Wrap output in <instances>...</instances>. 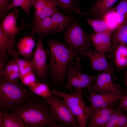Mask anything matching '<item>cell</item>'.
Here are the masks:
<instances>
[{"label":"cell","instance_id":"obj_20","mask_svg":"<svg viewBox=\"0 0 127 127\" xmlns=\"http://www.w3.org/2000/svg\"><path fill=\"white\" fill-rule=\"evenodd\" d=\"M0 111V127H29L16 114Z\"/></svg>","mask_w":127,"mask_h":127},{"label":"cell","instance_id":"obj_2","mask_svg":"<svg viewBox=\"0 0 127 127\" xmlns=\"http://www.w3.org/2000/svg\"><path fill=\"white\" fill-rule=\"evenodd\" d=\"M50 50L49 67L52 78L57 84L63 82L66 77L69 64L78 55L73 53L68 45L54 39L48 42Z\"/></svg>","mask_w":127,"mask_h":127},{"label":"cell","instance_id":"obj_8","mask_svg":"<svg viewBox=\"0 0 127 127\" xmlns=\"http://www.w3.org/2000/svg\"><path fill=\"white\" fill-rule=\"evenodd\" d=\"M38 35V42L32 60L34 67L33 71L36 76L44 82L47 75V59L49 52L44 48L42 36L39 34Z\"/></svg>","mask_w":127,"mask_h":127},{"label":"cell","instance_id":"obj_22","mask_svg":"<svg viewBox=\"0 0 127 127\" xmlns=\"http://www.w3.org/2000/svg\"><path fill=\"white\" fill-rule=\"evenodd\" d=\"M20 75V69L16 59H11L8 62L2 73L3 76L14 83L18 84Z\"/></svg>","mask_w":127,"mask_h":127},{"label":"cell","instance_id":"obj_18","mask_svg":"<svg viewBox=\"0 0 127 127\" xmlns=\"http://www.w3.org/2000/svg\"><path fill=\"white\" fill-rule=\"evenodd\" d=\"M114 110L112 107H111L93 112L89 119L87 127H105Z\"/></svg>","mask_w":127,"mask_h":127},{"label":"cell","instance_id":"obj_21","mask_svg":"<svg viewBox=\"0 0 127 127\" xmlns=\"http://www.w3.org/2000/svg\"><path fill=\"white\" fill-rule=\"evenodd\" d=\"M36 43L32 36L24 37L20 39L16 45L17 50L24 59H28L33 54V51Z\"/></svg>","mask_w":127,"mask_h":127},{"label":"cell","instance_id":"obj_24","mask_svg":"<svg viewBox=\"0 0 127 127\" xmlns=\"http://www.w3.org/2000/svg\"><path fill=\"white\" fill-rule=\"evenodd\" d=\"M112 48L127 41V23L118 26L111 33Z\"/></svg>","mask_w":127,"mask_h":127},{"label":"cell","instance_id":"obj_3","mask_svg":"<svg viewBox=\"0 0 127 127\" xmlns=\"http://www.w3.org/2000/svg\"><path fill=\"white\" fill-rule=\"evenodd\" d=\"M33 94L19 83L0 76V111H8L25 103L34 96Z\"/></svg>","mask_w":127,"mask_h":127},{"label":"cell","instance_id":"obj_11","mask_svg":"<svg viewBox=\"0 0 127 127\" xmlns=\"http://www.w3.org/2000/svg\"><path fill=\"white\" fill-rule=\"evenodd\" d=\"M79 57H77L68 65L66 69V77L67 80L64 91L72 87L76 88H87V86L82 81L81 66L79 62Z\"/></svg>","mask_w":127,"mask_h":127},{"label":"cell","instance_id":"obj_23","mask_svg":"<svg viewBox=\"0 0 127 127\" xmlns=\"http://www.w3.org/2000/svg\"><path fill=\"white\" fill-rule=\"evenodd\" d=\"M74 12L79 15L87 21L88 24L91 26L94 30L95 33L111 31L107 24L104 20L98 19L88 18L84 15L80 11L78 7L75 8L73 10Z\"/></svg>","mask_w":127,"mask_h":127},{"label":"cell","instance_id":"obj_14","mask_svg":"<svg viewBox=\"0 0 127 127\" xmlns=\"http://www.w3.org/2000/svg\"><path fill=\"white\" fill-rule=\"evenodd\" d=\"M112 32L108 31L91 34L93 45L95 50L101 52H108L111 54H112Z\"/></svg>","mask_w":127,"mask_h":127},{"label":"cell","instance_id":"obj_39","mask_svg":"<svg viewBox=\"0 0 127 127\" xmlns=\"http://www.w3.org/2000/svg\"></svg>","mask_w":127,"mask_h":127},{"label":"cell","instance_id":"obj_35","mask_svg":"<svg viewBox=\"0 0 127 127\" xmlns=\"http://www.w3.org/2000/svg\"><path fill=\"white\" fill-rule=\"evenodd\" d=\"M8 55L5 57L0 58V75L2 73L8 63Z\"/></svg>","mask_w":127,"mask_h":127},{"label":"cell","instance_id":"obj_36","mask_svg":"<svg viewBox=\"0 0 127 127\" xmlns=\"http://www.w3.org/2000/svg\"><path fill=\"white\" fill-rule=\"evenodd\" d=\"M124 83L125 85L127 88V72H126L125 73Z\"/></svg>","mask_w":127,"mask_h":127},{"label":"cell","instance_id":"obj_33","mask_svg":"<svg viewBox=\"0 0 127 127\" xmlns=\"http://www.w3.org/2000/svg\"><path fill=\"white\" fill-rule=\"evenodd\" d=\"M34 67L31 60L30 63L22 69L20 70L19 79L26 74L33 71Z\"/></svg>","mask_w":127,"mask_h":127},{"label":"cell","instance_id":"obj_1","mask_svg":"<svg viewBox=\"0 0 127 127\" xmlns=\"http://www.w3.org/2000/svg\"><path fill=\"white\" fill-rule=\"evenodd\" d=\"M34 96L25 103L11 109L29 127H62L45 99Z\"/></svg>","mask_w":127,"mask_h":127},{"label":"cell","instance_id":"obj_25","mask_svg":"<svg viewBox=\"0 0 127 127\" xmlns=\"http://www.w3.org/2000/svg\"><path fill=\"white\" fill-rule=\"evenodd\" d=\"M28 87L33 94L44 99L51 97L53 94L49 85L45 83L37 82Z\"/></svg>","mask_w":127,"mask_h":127},{"label":"cell","instance_id":"obj_28","mask_svg":"<svg viewBox=\"0 0 127 127\" xmlns=\"http://www.w3.org/2000/svg\"><path fill=\"white\" fill-rule=\"evenodd\" d=\"M115 11L112 8L106 14L102 19L106 22L112 32L118 26L115 20Z\"/></svg>","mask_w":127,"mask_h":127},{"label":"cell","instance_id":"obj_6","mask_svg":"<svg viewBox=\"0 0 127 127\" xmlns=\"http://www.w3.org/2000/svg\"><path fill=\"white\" fill-rule=\"evenodd\" d=\"M76 18L61 13L58 10L52 16L33 24L30 36L39 34L42 36L48 34L62 32Z\"/></svg>","mask_w":127,"mask_h":127},{"label":"cell","instance_id":"obj_29","mask_svg":"<svg viewBox=\"0 0 127 127\" xmlns=\"http://www.w3.org/2000/svg\"><path fill=\"white\" fill-rule=\"evenodd\" d=\"M57 6L62 10L68 15L72 13L75 7L74 0H55Z\"/></svg>","mask_w":127,"mask_h":127},{"label":"cell","instance_id":"obj_32","mask_svg":"<svg viewBox=\"0 0 127 127\" xmlns=\"http://www.w3.org/2000/svg\"><path fill=\"white\" fill-rule=\"evenodd\" d=\"M9 0H0V20H2L7 13Z\"/></svg>","mask_w":127,"mask_h":127},{"label":"cell","instance_id":"obj_37","mask_svg":"<svg viewBox=\"0 0 127 127\" xmlns=\"http://www.w3.org/2000/svg\"><path fill=\"white\" fill-rule=\"evenodd\" d=\"M124 127H127V123L126 125Z\"/></svg>","mask_w":127,"mask_h":127},{"label":"cell","instance_id":"obj_5","mask_svg":"<svg viewBox=\"0 0 127 127\" xmlns=\"http://www.w3.org/2000/svg\"><path fill=\"white\" fill-rule=\"evenodd\" d=\"M63 40L72 52L77 55H85L93 45L91 34L85 32L76 18L65 30Z\"/></svg>","mask_w":127,"mask_h":127},{"label":"cell","instance_id":"obj_38","mask_svg":"<svg viewBox=\"0 0 127 127\" xmlns=\"http://www.w3.org/2000/svg\"><path fill=\"white\" fill-rule=\"evenodd\" d=\"M126 67V68H127V66Z\"/></svg>","mask_w":127,"mask_h":127},{"label":"cell","instance_id":"obj_9","mask_svg":"<svg viewBox=\"0 0 127 127\" xmlns=\"http://www.w3.org/2000/svg\"><path fill=\"white\" fill-rule=\"evenodd\" d=\"M112 73L103 72L100 74L94 82L91 85L90 92L95 93H111L117 96L123 97L125 95L119 90L118 86L112 82Z\"/></svg>","mask_w":127,"mask_h":127},{"label":"cell","instance_id":"obj_34","mask_svg":"<svg viewBox=\"0 0 127 127\" xmlns=\"http://www.w3.org/2000/svg\"><path fill=\"white\" fill-rule=\"evenodd\" d=\"M120 100L119 107L127 114V94Z\"/></svg>","mask_w":127,"mask_h":127},{"label":"cell","instance_id":"obj_16","mask_svg":"<svg viewBox=\"0 0 127 127\" xmlns=\"http://www.w3.org/2000/svg\"><path fill=\"white\" fill-rule=\"evenodd\" d=\"M118 0H96L91 8L82 13L90 15L96 19H102Z\"/></svg>","mask_w":127,"mask_h":127},{"label":"cell","instance_id":"obj_17","mask_svg":"<svg viewBox=\"0 0 127 127\" xmlns=\"http://www.w3.org/2000/svg\"><path fill=\"white\" fill-rule=\"evenodd\" d=\"M19 10L15 8L9 13L4 18L0 28L5 32L15 37L21 30V28H18L17 20L18 18Z\"/></svg>","mask_w":127,"mask_h":127},{"label":"cell","instance_id":"obj_7","mask_svg":"<svg viewBox=\"0 0 127 127\" xmlns=\"http://www.w3.org/2000/svg\"><path fill=\"white\" fill-rule=\"evenodd\" d=\"M45 99L51 107L56 121L62 127H79L63 99L53 93L51 97Z\"/></svg>","mask_w":127,"mask_h":127},{"label":"cell","instance_id":"obj_31","mask_svg":"<svg viewBox=\"0 0 127 127\" xmlns=\"http://www.w3.org/2000/svg\"><path fill=\"white\" fill-rule=\"evenodd\" d=\"M36 76L33 71L32 72L20 78L23 85L28 86L36 82Z\"/></svg>","mask_w":127,"mask_h":127},{"label":"cell","instance_id":"obj_19","mask_svg":"<svg viewBox=\"0 0 127 127\" xmlns=\"http://www.w3.org/2000/svg\"><path fill=\"white\" fill-rule=\"evenodd\" d=\"M114 62L118 71L123 70L127 66V46L126 43L120 44L113 49L112 54Z\"/></svg>","mask_w":127,"mask_h":127},{"label":"cell","instance_id":"obj_15","mask_svg":"<svg viewBox=\"0 0 127 127\" xmlns=\"http://www.w3.org/2000/svg\"><path fill=\"white\" fill-rule=\"evenodd\" d=\"M15 37L7 34L0 28V58L7 56L8 54L16 60L20 55L15 48Z\"/></svg>","mask_w":127,"mask_h":127},{"label":"cell","instance_id":"obj_26","mask_svg":"<svg viewBox=\"0 0 127 127\" xmlns=\"http://www.w3.org/2000/svg\"><path fill=\"white\" fill-rule=\"evenodd\" d=\"M115 17L118 26L127 23V0H121L116 6L113 7Z\"/></svg>","mask_w":127,"mask_h":127},{"label":"cell","instance_id":"obj_12","mask_svg":"<svg viewBox=\"0 0 127 127\" xmlns=\"http://www.w3.org/2000/svg\"><path fill=\"white\" fill-rule=\"evenodd\" d=\"M123 97L111 93L101 94L90 92L88 97L90 103L89 106L93 112L101 109L112 107L113 103Z\"/></svg>","mask_w":127,"mask_h":127},{"label":"cell","instance_id":"obj_4","mask_svg":"<svg viewBox=\"0 0 127 127\" xmlns=\"http://www.w3.org/2000/svg\"><path fill=\"white\" fill-rule=\"evenodd\" d=\"M83 88H76L71 93L53 90L52 93L63 99L75 116L79 127H85L93 114L89 106H87L82 96Z\"/></svg>","mask_w":127,"mask_h":127},{"label":"cell","instance_id":"obj_10","mask_svg":"<svg viewBox=\"0 0 127 127\" xmlns=\"http://www.w3.org/2000/svg\"><path fill=\"white\" fill-rule=\"evenodd\" d=\"M34 9L33 24L52 16L58 10L55 0H32Z\"/></svg>","mask_w":127,"mask_h":127},{"label":"cell","instance_id":"obj_13","mask_svg":"<svg viewBox=\"0 0 127 127\" xmlns=\"http://www.w3.org/2000/svg\"><path fill=\"white\" fill-rule=\"evenodd\" d=\"M106 53L99 52L96 50H90L84 55L87 56L90 59L92 69L112 73L114 71V68L108 61Z\"/></svg>","mask_w":127,"mask_h":127},{"label":"cell","instance_id":"obj_27","mask_svg":"<svg viewBox=\"0 0 127 127\" xmlns=\"http://www.w3.org/2000/svg\"><path fill=\"white\" fill-rule=\"evenodd\" d=\"M32 6V0H12L9 3L7 12L14 8L20 7L29 16L30 14L31 8Z\"/></svg>","mask_w":127,"mask_h":127},{"label":"cell","instance_id":"obj_30","mask_svg":"<svg viewBox=\"0 0 127 127\" xmlns=\"http://www.w3.org/2000/svg\"><path fill=\"white\" fill-rule=\"evenodd\" d=\"M122 110L119 108L114 110L105 127H116L119 115Z\"/></svg>","mask_w":127,"mask_h":127}]
</instances>
